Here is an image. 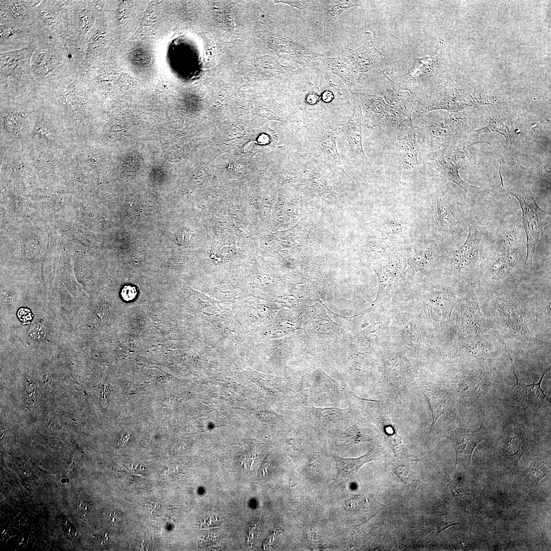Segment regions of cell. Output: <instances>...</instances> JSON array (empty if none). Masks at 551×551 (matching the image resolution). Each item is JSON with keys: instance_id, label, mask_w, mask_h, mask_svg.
I'll return each instance as SVG.
<instances>
[{"instance_id": "cell-31", "label": "cell", "mask_w": 551, "mask_h": 551, "mask_svg": "<svg viewBox=\"0 0 551 551\" xmlns=\"http://www.w3.org/2000/svg\"><path fill=\"white\" fill-rule=\"evenodd\" d=\"M276 2L288 5L304 12L312 13L320 12L319 11L321 10L322 6H323L322 4L325 2V1H281Z\"/></svg>"}, {"instance_id": "cell-35", "label": "cell", "mask_w": 551, "mask_h": 551, "mask_svg": "<svg viewBox=\"0 0 551 551\" xmlns=\"http://www.w3.org/2000/svg\"><path fill=\"white\" fill-rule=\"evenodd\" d=\"M17 317L23 324H29L33 319L31 311L27 308H21L17 311Z\"/></svg>"}, {"instance_id": "cell-15", "label": "cell", "mask_w": 551, "mask_h": 551, "mask_svg": "<svg viewBox=\"0 0 551 551\" xmlns=\"http://www.w3.org/2000/svg\"><path fill=\"white\" fill-rule=\"evenodd\" d=\"M384 373L380 379L381 384L387 391L394 392L397 396L413 379V373L407 362L400 357L389 359L385 363Z\"/></svg>"}, {"instance_id": "cell-40", "label": "cell", "mask_w": 551, "mask_h": 551, "mask_svg": "<svg viewBox=\"0 0 551 551\" xmlns=\"http://www.w3.org/2000/svg\"><path fill=\"white\" fill-rule=\"evenodd\" d=\"M69 55V57H70H70H71V55Z\"/></svg>"}, {"instance_id": "cell-6", "label": "cell", "mask_w": 551, "mask_h": 551, "mask_svg": "<svg viewBox=\"0 0 551 551\" xmlns=\"http://www.w3.org/2000/svg\"><path fill=\"white\" fill-rule=\"evenodd\" d=\"M418 222L409 211H387L379 220L377 230L400 245L408 247L419 239L415 236Z\"/></svg>"}, {"instance_id": "cell-1", "label": "cell", "mask_w": 551, "mask_h": 551, "mask_svg": "<svg viewBox=\"0 0 551 551\" xmlns=\"http://www.w3.org/2000/svg\"><path fill=\"white\" fill-rule=\"evenodd\" d=\"M418 112L425 114L443 110L458 113L484 105H494L499 99L488 91L471 89L456 81H444L422 96Z\"/></svg>"}, {"instance_id": "cell-33", "label": "cell", "mask_w": 551, "mask_h": 551, "mask_svg": "<svg viewBox=\"0 0 551 551\" xmlns=\"http://www.w3.org/2000/svg\"><path fill=\"white\" fill-rule=\"evenodd\" d=\"M137 292L135 287L132 285H126L121 289L120 295L122 298L127 302L133 300L135 298Z\"/></svg>"}, {"instance_id": "cell-36", "label": "cell", "mask_w": 551, "mask_h": 551, "mask_svg": "<svg viewBox=\"0 0 551 551\" xmlns=\"http://www.w3.org/2000/svg\"><path fill=\"white\" fill-rule=\"evenodd\" d=\"M90 506V503L88 499L83 498L80 500L78 509L80 513L84 514L89 512Z\"/></svg>"}, {"instance_id": "cell-24", "label": "cell", "mask_w": 551, "mask_h": 551, "mask_svg": "<svg viewBox=\"0 0 551 551\" xmlns=\"http://www.w3.org/2000/svg\"><path fill=\"white\" fill-rule=\"evenodd\" d=\"M362 115L367 127L373 128L379 126L385 119L387 108L383 96L375 94H360Z\"/></svg>"}, {"instance_id": "cell-20", "label": "cell", "mask_w": 551, "mask_h": 551, "mask_svg": "<svg viewBox=\"0 0 551 551\" xmlns=\"http://www.w3.org/2000/svg\"><path fill=\"white\" fill-rule=\"evenodd\" d=\"M352 96L354 99L353 113L348 121L342 125L341 130L352 152L360 159L367 160L362 142L363 115L360 94H354Z\"/></svg>"}, {"instance_id": "cell-11", "label": "cell", "mask_w": 551, "mask_h": 551, "mask_svg": "<svg viewBox=\"0 0 551 551\" xmlns=\"http://www.w3.org/2000/svg\"><path fill=\"white\" fill-rule=\"evenodd\" d=\"M396 88L386 89L383 96L387 104L385 123L394 128L406 120H412L417 98L407 90Z\"/></svg>"}, {"instance_id": "cell-7", "label": "cell", "mask_w": 551, "mask_h": 551, "mask_svg": "<svg viewBox=\"0 0 551 551\" xmlns=\"http://www.w3.org/2000/svg\"><path fill=\"white\" fill-rule=\"evenodd\" d=\"M407 248L399 249L375 263L373 268L378 278L379 290L374 302L390 297L397 290L408 265Z\"/></svg>"}, {"instance_id": "cell-29", "label": "cell", "mask_w": 551, "mask_h": 551, "mask_svg": "<svg viewBox=\"0 0 551 551\" xmlns=\"http://www.w3.org/2000/svg\"><path fill=\"white\" fill-rule=\"evenodd\" d=\"M399 333L412 346L417 345L423 340L422 332L418 324L412 318H405L398 324Z\"/></svg>"}, {"instance_id": "cell-32", "label": "cell", "mask_w": 551, "mask_h": 551, "mask_svg": "<svg viewBox=\"0 0 551 551\" xmlns=\"http://www.w3.org/2000/svg\"><path fill=\"white\" fill-rule=\"evenodd\" d=\"M10 117L5 119L4 126L6 129L12 133H18L21 128L22 122L20 121L19 118H12V116Z\"/></svg>"}, {"instance_id": "cell-19", "label": "cell", "mask_w": 551, "mask_h": 551, "mask_svg": "<svg viewBox=\"0 0 551 551\" xmlns=\"http://www.w3.org/2000/svg\"><path fill=\"white\" fill-rule=\"evenodd\" d=\"M317 62L320 63L331 73L338 76L347 86L352 95L360 93L359 83L361 77L355 70L344 55L330 57L321 54Z\"/></svg>"}, {"instance_id": "cell-39", "label": "cell", "mask_w": 551, "mask_h": 551, "mask_svg": "<svg viewBox=\"0 0 551 551\" xmlns=\"http://www.w3.org/2000/svg\"><path fill=\"white\" fill-rule=\"evenodd\" d=\"M110 520L112 523H117L119 520V517L116 515V512H113L110 515Z\"/></svg>"}, {"instance_id": "cell-13", "label": "cell", "mask_w": 551, "mask_h": 551, "mask_svg": "<svg viewBox=\"0 0 551 551\" xmlns=\"http://www.w3.org/2000/svg\"><path fill=\"white\" fill-rule=\"evenodd\" d=\"M355 70L361 77L383 60L382 53L374 46L370 32H365V40L357 48H344L343 52Z\"/></svg>"}, {"instance_id": "cell-38", "label": "cell", "mask_w": 551, "mask_h": 551, "mask_svg": "<svg viewBox=\"0 0 551 551\" xmlns=\"http://www.w3.org/2000/svg\"><path fill=\"white\" fill-rule=\"evenodd\" d=\"M333 98V94L330 91H325L322 94V99L325 103L330 102Z\"/></svg>"}, {"instance_id": "cell-17", "label": "cell", "mask_w": 551, "mask_h": 551, "mask_svg": "<svg viewBox=\"0 0 551 551\" xmlns=\"http://www.w3.org/2000/svg\"><path fill=\"white\" fill-rule=\"evenodd\" d=\"M447 436L452 440L455 447L456 463L464 462L471 463V456L477 445L483 439L481 428L477 430L450 427L447 432Z\"/></svg>"}, {"instance_id": "cell-23", "label": "cell", "mask_w": 551, "mask_h": 551, "mask_svg": "<svg viewBox=\"0 0 551 551\" xmlns=\"http://www.w3.org/2000/svg\"><path fill=\"white\" fill-rule=\"evenodd\" d=\"M372 418L395 454H401L402 438L398 435V427L392 422L385 408L377 403L372 407Z\"/></svg>"}, {"instance_id": "cell-2", "label": "cell", "mask_w": 551, "mask_h": 551, "mask_svg": "<svg viewBox=\"0 0 551 551\" xmlns=\"http://www.w3.org/2000/svg\"><path fill=\"white\" fill-rule=\"evenodd\" d=\"M422 116L415 128L425 148L433 152L447 151L456 146L467 131L468 118L463 112Z\"/></svg>"}, {"instance_id": "cell-34", "label": "cell", "mask_w": 551, "mask_h": 551, "mask_svg": "<svg viewBox=\"0 0 551 551\" xmlns=\"http://www.w3.org/2000/svg\"><path fill=\"white\" fill-rule=\"evenodd\" d=\"M29 335L32 338L38 340L43 338L46 335L45 329L39 323L34 324L30 330Z\"/></svg>"}, {"instance_id": "cell-18", "label": "cell", "mask_w": 551, "mask_h": 551, "mask_svg": "<svg viewBox=\"0 0 551 551\" xmlns=\"http://www.w3.org/2000/svg\"><path fill=\"white\" fill-rule=\"evenodd\" d=\"M361 1L352 0L333 1L331 7L322 12L315 13L309 17L310 25L319 34L330 41L334 24L340 15L347 9L359 6Z\"/></svg>"}, {"instance_id": "cell-10", "label": "cell", "mask_w": 551, "mask_h": 551, "mask_svg": "<svg viewBox=\"0 0 551 551\" xmlns=\"http://www.w3.org/2000/svg\"><path fill=\"white\" fill-rule=\"evenodd\" d=\"M395 129V144L401 165L405 170L413 171L417 168L421 161V151L412 120H406L397 125Z\"/></svg>"}, {"instance_id": "cell-3", "label": "cell", "mask_w": 551, "mask_h": 551, "mask_svg": "<svg viewBox=\"0 0 551 551\" xmlns=\"http://www.w3.org/2000/svg\"><path fill=\"white\" fill-rule=\"evenodd\" d=\"M447 60L444 41L439 40L435 51L430 56L416 58L403 81L394 83L400 89L410 92L417 99L447 78Z\"/></svg>"}, {"instance_id": "cell-37", "label": "cell", "mask_w": 551, "mask_h": 551, "mask_svg": "<svg viewBox=\"0 0 551 551\" xmlns=\"http://www.w3.org/2000/svg\"><path fill=\"white\" fill-rule=\"evenodd\" d=\"M319 99L320 96L317 93L311 91L306 95V102L309 105H314L319 101Z\"/></svg>"}, {"instance_id": "cell-5", "label": "cell", "mask_w": 551, "mask_h": 551, "mask_svg": "<svg viewBox=\"0 0 551 551\" xmlns=\"http://www.w3.org/2000/svg\"><path fill=\"white\" fill-rule=\"evenodd\" d=\"M510 193L517 199L522 211V223L527 238L524 264L532 263L541 234L550 221V213L539 207L530 190L513 189Z\"/></svg>"}, {"instance_id": "cell-25", "label": "cell", "mask_w": 551, "mask_h": 551, "mask_svg": "<svg viewBox=\"0 0 551 551\" xmlns=\"http://www.w3.org/2000/svg\"><path fill=\"white\" fill-rule=\"evenodd\" d=\"M425 396L432 412L431 429L435 427L438 418L446 412L450 403L447 392L436 384L430 383L419 387Z\"/></svg>"}, {"instance_id": "cell-8", "label": "cell", "mask_w": 551, "mask_h": 551, "mask_svg": "<svg viewBox=\"0 0 551 551\" xmlns=\"http://www.w3.org/2000/svg\"><path fill=\"white\" fill-rule=\"evenodd\" d=\"M441 245L433 239L423 236L407 248L408 264L413 273L421 272L425 276L431 273L438 265L446 257Z\"/></svg>"}, {"instance_id": "cell-12", "label": "cell", "mask_w": 551, "mask_h": 551, "mask_svg": "<svg viewBox=\"0 0 551 551\" xmlns=\"http://www.w3.org/2000/svg\"><path fill=\"white\" fill-rule=\"evenodd\" d=\"M468 226L469 232L464 243L450 255L453 270L458 275L466 274L470 271L480 256L481 232L475 226Z\"/></svg>"}, {"instance_id": "cell-21", "label": "cell", "mask_w": 551, "mask_h": 551, "mask_svg": "<svg viewBox=\"0 0 551 551\" xmlns=\"http://www.w3.org/2000/svg\"><path fill=\"white\" fill-rule=\"evenodd\" d=\"M505 348L510 358L513 369V373L516 379L514 390L517 398L521 402L529 406L542 407L546 405H549L550 403V399L545 394L541 388V384L543 377L548 371L550 367L543 373L540 377L538 382L531 384H525L521 381L516 375L515 368L512 362V358L511 357L506 346H505Z\"/></svg>"}, {"instance_id": "cell-9", "label": "cell", "mask_w": 551, "mask_h": 551, "mask_svg": "<svg viewBox=\"0 0 551 551\" xmlns=\"http://www.w3.org/2000/svg\"><path fill=\"white\" fill-rule=\"evenodd\" d=\"M465 159V153L458 149L439 151L433 152L429 162L438 176L456 184L465 192L482 193L485 190L484 188L468 184L459 175V169L463 166Z\"/></svg>"}, {"instance_id": "cell-16", "label": "cell", "mask_w": 551, "mask_h": 551, "mask_svg": "<svg viewBox=\"0 0 551 551\" xmlns=\"http://www.w3.org/2000/svg\"><path fill=\"white\" fill-rule=\"evenodd\" d=\"M489 111L487 115L488 126L481 130H476L479 136L482 133L496 132L503 135L506 138L508 147L514 144L517 139L518 133L515 128L513 111L503 109L496 106Z\"/></svg>"}, {"instance_id": "cell-27", "label": "cell", "mask_w": 551, "mask_h": 551, "mask_svg": "<svg viewBox=\"0 0 551 551\" xmlns=\"http://www.w3.org/2000/svg\"><path fill=\"white\" fill-rule=\"evenodd\" d=\"M355 411L347 409L315 408L311 412V420L317 427H336L349 418L352 417Z\"/></svg>"}, {"instance_id": "cell-22", "label": "cell", "mask_w": 551, "mask_h": 551, "mask_svg": "<svg viewBox=\"0 0 551 551\" xmlns=\"http://www.w3.org/2000/svg\"><path fill=\"white\" fill-rule=\"evenodd\" d=\"M337 133V129L331 126H317L312 131V142L318 147L327 159L346 173L336 148Z\"/></svg>"}, {"instance_id": "cell-28", "label": "cell", "mask_w": 551, "mask_h": 551, "mask_svg": "<svg viewBox=\"0 0 551 551\" xmlns=\"http://www.w3.org/2000/svg\"><path fill=\"white\" fill-rule=\"evenodd\" d=\"M485 385L483 378L476 374L469 375L459 382L458 394L464 401L473 402L480 396Z\"/></svg>"}, {"instance_id": "cell-30", "label": "cell", "mask_w": 551, "mask_h": 551, "mask_svg": "<svg viewBox=\"0 0 551 551\" xmlns=\"http://www.w3.org/2000/svg\"><path fill=\"white\" fill-rule=\"evenodd\" d=\"M550 472L549 465L544 461L536 460L530 471L524 479L523 485L529 487L536 488L538 483Z\"/></svg>"}, {"instance_id": "cell-14", "label": "cell", "mask_w": 551, "mask_h": 551, "mask_svg": "<svg viewBox=\"0 0 551 551\" xmlns=\"http://www.w3.org/2000/svg\"><path fill=\"white\" fill-rule=\"evenodd\" d=\"M526 446L527 439L523 429L518 426H513L510 427L500 438L497 452L504 464L515 470Z\"/></svg>"}, {"instance_id": "cell-4", "label": "cell", "mask_w": 551, "mask_h": 551, "mask_svg": "<svg viewBox=\"0 0 551 551\" xmlns=\"http://www.w3.org/2000/svg\"><path fill=\"white\" fill-rule=\"evenodd\" d=\"M427 230L424 236L442 245V240L454 239L458 232L456 205L448 193L437 194L426 207Z\"/></svg>"}, {"instance_id": "cell-26", "label": "cell", "mask_w": 551, "mask_h": 551, "mask_svg": "<svg viewBox=\"0 0 551 551\" xmlns=\"http://www.w3.org/2000/svg\"><path fill=\"white\" fill-rule=\"evenodd\" d=\"M380 452L375 445L365 455L356 458H345L336 456H333L337 469V478L346 479L352 478L365 463L372 460H378Z\"/></svg>"}]
</instances>
